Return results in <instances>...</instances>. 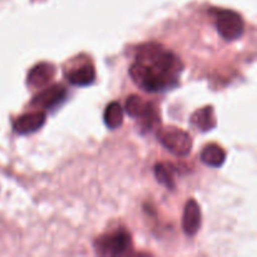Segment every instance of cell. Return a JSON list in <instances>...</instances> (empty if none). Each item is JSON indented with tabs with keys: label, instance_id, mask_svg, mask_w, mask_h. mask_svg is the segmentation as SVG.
Returning <instances> with one entry per match:
<instances>
[{
	"label": "cell",
	"instance_id": "cell-1",
	"mask_svg": "<svg viewBox=\"0 0 257 257\" xmlns=\"http://www.w3.org/2000/svg\"><path fill=\"white\" fill-rule=\"evenodd\" d=\"M182 69L183 64L177 55L162 45L148 43L138 49L130 75L141 89L157 93L176 87Z\"/></svg>",
	"mask_w": 257,
	"mask_h": 257
},
{
	"label": "cell",
	"instance_id": "cell-2",
	"mask_svg": "<svg viewBox=\"0 0 257 257\" xmlns=\"http://www.w3.org/2000/svg\"><path fill=\"white\" fill-rule=\"evenodd\" d=\"M125 112L130 117L140 119V127L143 132H150L153 128L158 127L161 123L160 115L155 105L146 102L140 95L132 94L125 100Z\"/></svg>",
	"mask_w": 257,
	"mask_h": 257
},
{
	"label": "cell",
	"instance_id": "cell-3",
	"mask_svg": "<svg viewBox=\"0 0 257 257\" xmlns=\"http://www.w3.org/2000/svg\"><path fill=\"white\" fill-rule=\"evenodd\" d=\"M216 28L221 37L227 42L238 39L245 32V23L240 14L228 9H211Z\"/></svg>",
	"mask_w": 257,
	"mask_h": 257
},
{
	"label": "cell",
	"instance_id": "cell-4",
	"mask_svg": "<svg viewBox=\"0 0 257 257\" xmlns=\"http://www.w3.org/2000/svg\"><path fill=\"white\" fill-rule=\"evenodd\" d=\"M157 137L160 142L171 153L180 156V157L190 155L191 150H192V138L181 128L172 127V125L160 128L157 132Z\"/></svg>",
	"mask_w": 257,
	"mask_h": 257
},
{
	"label": "cell",
	"instance_id": "cell-5",
	"mask_svg": "<svg viewBox=\"0 0 257 257\" xmlns=\"http://www.w3.org/2000/svg\"><path fill=\"white\" fill-rule=\"evenodd\" d=\"M131 235L124 230H118L114 232L100 236L94 242L95 250L100 255L119 256L124 255L131 248Z\"/></svg>",
	"mask_w": 257,
	"mask_h": 257
},
{
	"label": "cell",
	"instance_id": "cell-6",
	"mask_svg": "<svg viewBox=\"0 0 257 257\" xmlns=\"http://www.w3.org/2000/svg\"><path fill=\"white\" fill-rule=\"evenodd\" d=\"M65 97H67V89L62 84H55L43 89L39 94L33 98L30 104L44 109H52L59 105L65 99Z\"/></svg>",
	"mask_w": 257,
	"mask_h": 257
},
{
	"label": "cell",
	"instance_id": "cell-7",
	"mask_svg": "<svg viewBox=\"0 0 257 257\" xmlns=\"http://www.w3.org/2000/svg\"><path fill=\"white\" fill-rule=\"evenodd\" d=\"M45 120H47V117H45V113L42 112V110L27 113V114L20 115L18 119L14 120L13 130L18 135H30V133L39 131L44 125Z\"/></svg>",
	"mask_w": 257,
	"mask_h": 257
},
{
	"label": "cell",
	"instance_id": "cell-8",
	"mask_svg": "<svg viewBox=\"0 0 257 257\" xmlns=\"http://www.w3.org/2000/svg\"><path fill=\"white\" fill-rule=\"evenodd\" d=\"M55 72L57 69L52 63H39V64L34 65L28 73L27 84L30 88H37V89L44 88L54 78Z\"/></svg>",
	"mask_w": 257,
	"mask_h": 257
},
{
	"label": "cell",
	"instance_id": "cell-9",
	"mask_svg": "<svg viewBox=\"0 0 257 257\" xmlns=\"http://www.w3.org/2000/svg\"><path fill=\"white\" fill-rule=\"evenodd\" d=\"M65 75L70 84L77 87H87L95 80V69L92 63L85 62L70 68Z\"/></svg>",
	"mask_w": 257,
	"mask_h": 257
},
{
	"label": "cell",
	"instance_id": "cell-10",
	"mask_svg": "<svg viewBox=\"0 0 257 257\" xmlns=\"http://www.w3.org/2000/svg\"><path fill=\"white\" fill-rule=\"evenodd\" d=\"M182 227L186 235L193 236L201 227V210L195 200H190L185 206L182 217Z\"/></svg>",
	"mask_w": 257,
	"mask_h": 257
},
{
	"label": "cell",
	"instance_id": "cell-11",
	"mask_svg": "<svg viewBox=\"0 0 257 257\" xmlns=\"http://www.w3.org/2000/svg\"><path fill=\"white\" fill-rule=\"evenodd\" d=\"M191 123H192L193 127L197 128L201 132H207V131L213 130L216 123H217L215 117V110L211 105L196 110L191 117Z\"/></svg>",
	"mask_w": 257,
	"mask_h": 257
},
{
	"label": "cell",
	"instance_id": "cell-12",
	"mask_svg": "<svg viewBox=\"0 0 257 257\" xmlns=\"http://www.w3.org/2000/svg\"><path fill=\"white\" fill-rule=\"evenodd\" d=\"M201 161L210 167H220L225 163L226 153L218 145L210 143L201 152Z\"/></svg>",
	"mask_w": 257,
	"mask_h": 257
},
{
	"label": "cell",
	"instance_id": "cell-13",
	"mask_svg": "<svg viewBox=\"0 0 257 257\" xmlns=\"http://www.w3.org/2000/svg\"><path fill=\"white\" fill-rule=\"evenodd\" d=\"M104 123L109 130H115L123 123V109L118 102H112L104 110Z\"/></svg>",
	"mask_w": 257,
	"mask_h": 257
},
{
	"label": "cell",
	"instance_id": "cell-14",
	"mask_svg": "<svg viewBox=\"0 0 257 257\" xmlns=\"http://www.w3.org/2000/svg\"><path fill=\"white\" fill-rule=\"evenodd\" d=\"M175 166L171 163H157L155 166L156 178L160 183L165 185L170 190L175 187V180H173V173L176 172Z\"/></svg>",
	"mask_w": 257,
	"mask_h": 257
}]
</instances>
